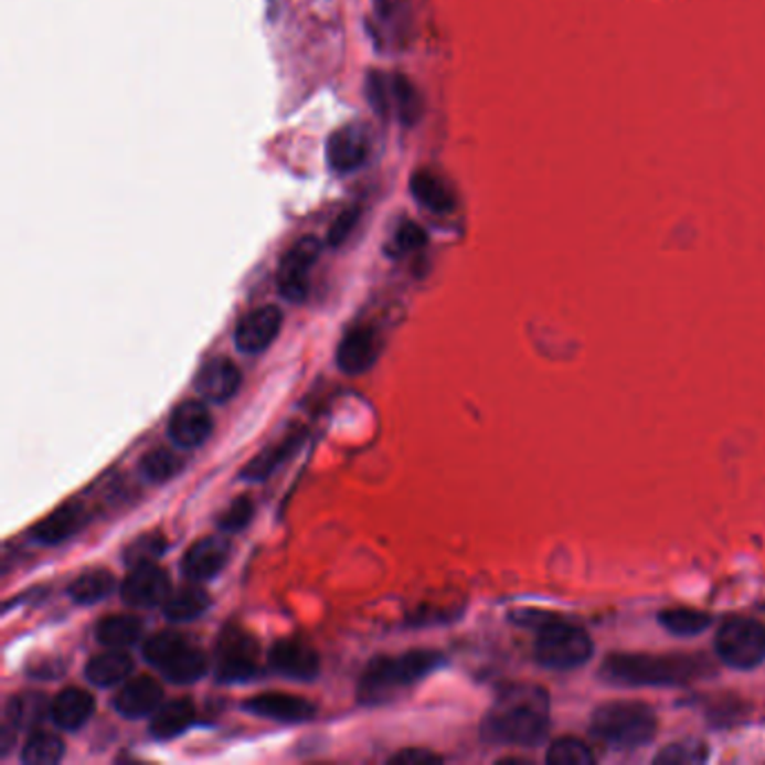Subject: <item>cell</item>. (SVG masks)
<instances>
[{"label":"cell","instance_id":"obj_1","mask_svg":"<svg viewBox=\"0 0 765 765\" xmlns=\"http://www.w3.org/2000/svg\"><path fill=\"white\" fill-rule=\"evenodd\" d=\"M550 727V699L543 687L521 682L499 693L482 721V739L503 745H536Z\"/></svg>","mask_w":765,"mask_h":765},{"label":"cell","instance_id":"obj_2","mask_svg":"<svg viewBox=\"0 0 765 765\" xmlns=\"http://www.w3.org/2000/svg\"><path fill=\"white\" fill-rule=\"evenodd\" d=\"M708 662L695 656H649L619 654L608 656L602 667L604 680L624 687L684 684L708 673Z\"/></svg>","mask_w":765,"mask_h":765},{"label":"cell","instance_id":"obj_3","mask_svg":"<svg viewBox=\"0 0 765 765\" xmlns=\"http://www.w3.org/2000/svg\"><path fill=\"white\" fill-rule=\"evenodd\" d=\"M440 665L443 654L429 649L406 651L395 658H375L362 673L358 699L364 705H380L393 699L400 689L411 687L413 682L429 676Z\"/></svg>","mask_w":765,"mask_h":765},{"label":"cell","instance_id":"obj_4","mask_svg":"<svg viewBox=\"0 0 765 765\" xmlns=\"http://www.w3.org/2000/svg\"><path fill=\"white\" fill-rule=\"evenodd\" d=\"M591 732L615 750H634L654 741L658 732L656 712L640 701H610L595 710Z\"/></svg>","mask_w":765,"mask_h":765},{"label":"cell","instance_id":"obj_5","mask_svg":"<svg viewBox=\"0 0 765 765\" xmlns=\"http://www.w3.org/2000/svg\"><path fill=\"white\" fill-rule=\"evenodd\" d=\"M145 658L149 665L162 671L164 678L178 684L195 682L206 671V656L202 654V649L193 647L184 636L176 631L153 634L145 642Z\"/></svg>","mask_w":765,"mask_h":765},{"label":"cell","instance_id":"obj_6","mask_svg":"<svg viewBox=\"0 0 765 765\" xmlns=\"http://www.w3.org/2000/svg\"><path fill=\"white\" fill-rule=\"evenodd\" d=\"M593 656L591 636L569 621H550L536 636L534 658L548 669H575Z\"/></svg>","mask_w":765,"mask_h":765},{"label":"cell","instance_id":"obj_7","mask_svg":"<svg viewBox=\"0 0 765 765\" xmlns=\"http://www.w3.org/2000/svg\"><path fill=\"white\" fill-rule=\"evenodd\" d=\"M261 671V649L252 634L230 624L219 638L216 673L223 682H243Z\"/></svg>","mask_w":765,"mask_h":765},{"label":"cell","instance_id":"obj_8","mask_svg":"<svg viewBox=\"0 0 765 765\" xmlns=\"http://www.w3.org/2000/svg\"><path fill=\"white\" fill-rule=\"evenodd\" d=\"M719 658L734 669H752L765 660V626L754 619H732L716 636Z\"/></svg>","mask_w":765,"mask_h":765},{"label":"cell","instance_id":"obj_9","mask_svg":"<svg viewBox=\"0 0 765 765\" xmlns=\"http://www.w3.org/2000/svg\"><path fill=\"white\" fill-rule=\"evenodd\" d=\"M321 243L315 236H306L299 243L293 245V249L284 256L281 265H278V293L284 299L293 304L306 301L310 293V272L319 258Z\"/></svg>","mask_w":765,"mask_h":765},{"label":"cell","instance_id":"obj_10","mask_svg":"<svg viewBox=\"0 0 765 765\" xmlns=\"http://www.w3.org/2000/svg\"><path fill=\"white\" fill-rule=\"evenodd\" d=\"M380 351V332L369 323H358L346 330L337 346V366L346 375H362L378 362Z\"/></svg>","mask_w":765,"mask_h":765},{"label":"cell","instance_id":"obj_11","mask_svg":"<svg viewBox=\"0 0 765 765\" xmlns=\"http://www.w3.org/2000/svg\"><path fill=\"white\" fill-rule=\"evenodd\" d=\"M371 153V139L364 126H346L330 135L326 158L332 171L353 173L366 164Z\"/></svg>","mask_w":765,"mask_h":765},{"label":"cell","instance_id":"obj_12","mask_svg":"<svg viewBox=\"0 0 765 765\" xmlns=\"http://www.w3.org/2000/svg\"><path fill=\"white\" fill-rule=\"evenodd\" d=\"M281 326H284V312L276 306L256 308L238 321L234 332L236 348L241 353L258 355L276 339Z\"/></svg>","mask_w":765,"mask_h":765},{"label":"cell","instance_id":"obj_13","mask_svg":"<svg viewBox=\"0 0 765 765\" xmlns=\"http://www.w3.org/2000/svg\"><path fill=\"white\" fill-rule=\"evenodd\" d=\"M169 575L156 564L132 566L121 584V599L135 608H151L169 597Z\"/></svg>","mask_w":765,"mask_h":765},{"label":"cell","instance_id":"obj_14","mask_svg":"<svg viewBox=\"0 0 765 765\" xmlns=\"http://www.w3.org/2000/svg\"><path fill=\"white\" fill-rule=\"evenodd\" d=\"M214 432V421L209 408L198 400H187L176 406L169 421V436L180 447H200Z\"/></svg>","mask_w":765,"mask_h":765},{"label":"cell","instance_id":"obj_15","mask_svg":"<svg viewBox=\"0 0 765 765\" xmlns=\"http://www.w3.org/2000/svg\"><path fill=\"white\" fill-rule=\"evenodd\" d=\"M249 714L281 721V723H301L315 716V705L301 695L284 691H263L243 705Z\"/></svg>","mask_w":765,"mask_h":765},{"label":"cell","instance_id":"obj_16","mask_svg":"<svg viewBox=\"0 0 765 765\" xmlns=\"http://www.w3.org/2000/svg\"><path fill=\"white\" fill-rule=\"evenodd\" d=\"M113 705L124 719H145L162 705V684L151 676L128 680L113 699Z\"/></svg>","mask_w":765,"mask_h":765},{"label":"cell","instance_id":"obj_17","mask_svg":"<svg viewBox=\"0 0 765 765\" xmlns=\"http://www.w3.org/2000/svg\"><path fill=\"white\" fill-rule=\"evenodd\" d=\"M269 667L286 678L312 680L321 669V660L304 640H278L269 651Z\"/></svg>","mask_w":765,"mask_h":765},{"label":"cell","instance_id":"obj_18","mask_svg":"<svg viewBox=\"0 0 765 765\" xmlns=\"http://www.w3.org/2000/svg\"><path fill=\"white\" fill-rule=\"evenodd\" d=\"M230 550L232 548L223 536H204L187 550L182 560V573L193 582L212 580L225 569Z\"/></svg>","mask_w":765,"mask_h":765},{"label":"cell","instance_id":"obj_19","mask_svg":"<svg viewBox=\"0 0 765 765\" xmlns=\"http://www.w3.org/2000/svg\"><path fill=\"white\" fill-rule=\"evenodd\" d=\"M88 521V510L79 501H70L59 506L41 523L34 525L32 536L43 545H56L77 534Z\"/></svg>","mask_w":765,"mask_h":765},{"label":"cell","instance_id":"obj_20","mask_svg":"<svg viewBox=\"0 0 765 765\" xmlns=\"http://www.w3.org/2000/svg\"><path fill=\"white\" fill-rule=\"evenodd\" d=\"M93 712H95L93 693L79 687L63 689L54 699V703L50 705V716L54 725L67 732L82 730L93 719Z\"/></svg>","mask_w":765,"mask_h":765},{"label":"cell","instance_id":"obj_21","mask_svg":"<svg viewBox=\"0 0 765 765\" xmlns=\"http://www.w3.org/2000/svg\"><path fill=\"white\" fill-rule=\"evenodd\" d=\"M238 386L241 371L227 358H216L212 362H206L195 378V389L212 402H227L232 395H236Z\"/></svg>","mask_w":765,"mask_h":765},{"label":"cell","instance_id":"obj_22","mask_svg":"<svg viewBox=\"0 0 765 765\" xmlns=\"http://www.w3.org/2000/svg\"><path fill=\"white\" fill-rule=\"evenodd\" d=\"M304 440H306V429L304 427H295L281 440L265 447L254 460H249V465L241 471V476L245 480H263V478H267L272 471H276L288 458H293L299 451Z\"/></svg>","mask_w":765,"mask_h":765},{"label":"cell","instance_id":"obj_23","mask_svg":"<svg viewBox=\"0 0 765 765\" xmlns=\"http://www.w3.org/2000/svg\"><path fill=\"white\" fill-rule=\"evenodd\" d=\"M195 721V708L189 699H176L160 705L151 721V734L160 741L176 739L184 734Z\"/></svg>","mask_w":765,"mask_h":765},{"label":"cell","instance_id":"obj_24","mask_svg":"<svg viewBox=\"0 0 765 765\" xmlns=\"http://www.w3.org/2000/svg\"><path fill=\"white\" fill-rule=\"evenodd\" d=\"M95 634L104 647L126 649V647L135 645L139 640V636H142V621H139L135 615L115 613V615L99 619Z\"/></svg>","mask_w":765,"mask_h":765},{"label":"cell","instance_id":"obj_25","mask_svg":"<svg viewBox=\"0 0 765 765\" xmlns=\"http://www.w3.org/2000/svg\"><path fill=\"white\" fill-rule=\"evenodd\" d=\"M132 671V660L124 649H108L86 665V678L97 687H113Z\"/></svg>","mask_w":765,"mask_h":765},{"label":"cell","instance_id":"obj_26","mask_svg":"<svg viewBox=\"0 0 765 765\" xmlns=\"http://www.w3.org/2000/svg\"><path fill=\"white\" fill-rule=\"evenodd\" d=\"M411 193L415 195V200L421 202L423 206L432 209L436 214H447L454 209V198L449 193V189L445 187V182L440 178H436L429 171H417L411 176Z\"/></svg>","mask_w":765,"mask_h":765},{"label":"cell","instance_id":"obj_27","mask_svg":"<svg viewBox=\"0 0 765 765\" xmlns=\"http://www.w3.org/2000/svg\"><path fill=\"white\" fill-rule=\"evenodd\" d=\"M212 599H209L206 591L200 586H184L173 593H169L164 602V615L173 621H189L200 617Z\"/></svg>","mask_w":765,"mask_h":765},{"label":"cell","instance_id":"obj_28","mask_svg":"<svg viewBox=\"0 0 765 765\" xmlns=\"http://www.w3.org/2000/svg\"><path fill=\"white\" fill-rule=\"evenodd\" d=\"M45 712H47L45 695L25 691V693L12 695L6 708V719L10 727L21 730V727H34L45 716Z\"/></svg>","mask_w":765,"mask_h":765},{"label":"cell","instance_id":"obj_29","mask_svg":"<svg viewBox=\"0 0 765 765\" xmlns=\"http://www.w3.org/2000/svg\"><path fill=\"white\" fill-rule=\"evenodd\" d=\"M712 617L705 610L699 608H687V606H678V608H667L660 613V624L665 629L673 636H699L703 634L710 626Z\"/></svg>","mask_w":765,"mask_h":765},{"label":"cell","instance_id":"obj_30","mask_svg":"<svg viewBox=\"0 0 765 765\" xmlns=\"http://www.w3.org/2000/svg\"><path fill=\"white\" fill-rule=\"evenodd\" d=\"M115 588V577L108 571H88L79 575L73 584H70V597L77 604H97L104 597H108Z\"/></svg>","mask_w":765,"mask_h":765},{"label":"cell","instance_id":"obj_31","mask_svg":"<svg viewBox=\"0 0 765 765\" xmlns=\"http://www.w3.org/2000/svg\"><path fill=\"white\" fill-rule=\"evenodd\" d=\"M21 758L28 765H54L63 758V741L52 732L39 730L25 741Z\"/></svg>","mask_w":765,"mask_h":765},{"label":"cell","instance_id":"obj_32","mask_svg":"<svg viewBox=\"0 0 765 765\" xmlns=\"http://www.w3.org/2000/svg\"><path fill=\"white\" fill-rule=\"evenodd\" d=\"M545 761L550 765H591L595 763V752L582 739L562 736L550 743Z\"/></svg>","mask_w":765,"mask_h":765},{"label":"cell","instance_id":"obj_33","mask_svg":"<svg viewBox=\"0 0 765 765\" xmlns=\"http://www.w3.org/2000/svg\"><path fill=\"white\" fill-rule=\"evenodd\" d=\"M391 99L395 104L397 117L406 126H411V124H415L417 119H421V115H423V99H421V95H417V91L413 88V84L406 77L395 75L391 79Z\"/></svg>","mask_w":765,"mask_h":765},{"label":"cell","instance_id":"obj_34","mask_svg":"<svg viewBox=\"0 0 765 765\" xmlns=\"http://www.w3.org/2000/svg\"><path fill=\"white\" fill-rule=\"evenodd\" d=\"M167 550V539L162 532H149L142 534L139 539H135L126 550H124V562L132 569V566H142V564H153L160 554H164Z\"/></svg>","mask_w":765,"mask_h":765},{"label":"cell","instance_id":"obj_35","mask_svg":"<svg viewBox=\"0 0 765 765\" xmlns=\"http://www.w3.org/2000/svg\"><path fill=\"white\" fill-rule=\"evenodd\" d=\"M180 469H182V460L173 451H169L164 447L151 449L149 454L142 456V460H139V471H142L153 482L169 480Z\"/></svg>","mask_w":765,"mask_h":765},{"label":"cell","instance_id":"obj_36","mask_svg":"<svg viewBox=\"0 0 765 765\" xmlns=\"http://www.w3.org/2000/svg\"><path fill=\"white\" fill-rule=\"evenodd\" d=\"M708 758V747L699 741H682L667 745L658 756L656 763H669V765H680V763H703Z\"/></svg>","mask_w":765,"mask_h":765},{"label":"cell","instance_id":"obj_37","mask_svg":"<svg viewBox=\"0 0 765 765\" xmlns=\"http://www.w3.org/2000/svg\"><path fill=\"white\" fill-rule=\"evenodd\" d=\"M254 514V503L249 497H238L219 519V528L225 532H241Z\"/></svg>","mask_w":765,"mask_h":765},{"label":"cell","instance_id":"obj_38","mask_svg":"<svg viewBox=\"0 0 765 765\" xmlns=\"http://www.w3.org/2000/svg\"><path fill=\"white\" fill-rule=\"evenodd\" d=\"M360 221V206H348L337 216V221L332 223L330 232H328V243L330 247H339L341 243H346V238L353 234L355 225Z\"/></svg>","mask_w":765,"mask_h":765},{"label":"cell","instance_id":"obj_39","mask_svg":"<svg viewBox=\"0 0 765 765\" xmlns=\"http://www.w3.org/2000/svg\"><path fill=\"white\" fill-rule=\"evenodd\" d=\"M395 243H397L400 252H415V249H421L427 245V232L417 223L406 221L400 225V230L395 234Z\"/></svg>","mask_w":765,"mask_h":765},{"label":"cell","instance_id":"obj_40","mask_svg":"<svg viewBox=\"0 0 765 765\" xmlns=\"http://www.w3.org/2000/svg\"><path fill=\"white\" fill-rule=\"evenodd\" d=\"M369 99L375 113L386 115L389 113V102H391V82H386L382 75L373 73L369 77Z\"/></svg>","mask_w":765,"mask_h":765},{"label":"cell","instance_id":"obj_41","mask_svg":"<svg viewBox=\"0 0 765 765\" xmlns=\"http://www.w3.org/2000/svg\"><path fill=\"white\" fill-rule=\"evenodd\" d=\"M389 761L391 763H400V765H423V763H438L443 758L438 754L429 752V750L415 747V750H402V752L393 754Z\"/></svg>","mask_w":765,"mask_h":765}]
</instances>
